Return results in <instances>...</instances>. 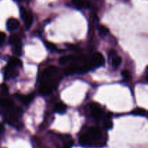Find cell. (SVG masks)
Wrapping results in <instances>:
<instances>
[{
  "label": "cell",
  "instance_id": "cell-1",
  "mask_svg": "<svg viewBox=\"0 0 148 148\" xmlns=\"http://www.w3.org/2000/svg\"><path fill=\"white\" fill-rule=\"evenodd\" d=\"M20 14H21V17L23 18L26 27H30L33 21V14H32L30 12L27 11L24 7H21V8H20Z\"/></svg>",
  "mask_w": 148,
  "mask_h": 148
},
{
  "label": "cell",
  "instance_id": "cell-2",
  "mask_svg": "<svg viewBox=\"0 0 148 148\" xmlns=\"http://www.w3.org/2000/svg\"><path fill=\"white\" fill-rule=\"evenodd\" d=\"M104 63V57L101 53L98 52L94 54L93 57H92V61H91V64L92 65V67H98L103 64Z\"/></svg>",
  "mask_w": 148,
  "mask_h": 148
},
{
  "label": "cell",
  "instance_id": "cell-3",
  "mask_svg": "<svg viewBox=\"0 0 148 148\" xmlns=\"http://www.w3.org/2000/svg\"><path fill=\"white\" fill-rule=\"evenodd\" d=\"M91 111H92V116L96 121L101 119L103 116V111L101 107L98 104L92 103L91 105Z\"/></svg>",
  "mask_w": 148,
  "mask_h": 148
},
{
  "label": "cell",
  "instance_id": "cell-4",
  "mask_svg": "<svg viewBox=\"0 0 148 148\" xmlns=\"http://www.w3.org/2000/svg\"><path fill=\"white\" fill-rule=\"evenodd\" d=\"M88 135L90 137V140H98L101 137V130L98 127H91L89 129L88 132Z\"/></svg>",
  "mask_w": 148,
  "mask_h": 148
},
{
  "label": "cell",
  "instance_id": "cell-5",
  "mask_svg": "<svg viewBox=\"0 0 148 148\" xmlns=\"http://www.w3.org/2000/svg\"><path fill=\"white\" fill-rule=\"evenodd\" d=\"M19 26V21L15 18H10L8 19L7 22V27L10 31H13L16 30Z\"/></svg>",
  "mask_w": 148,
  "mask_h": 148
},
{
  "label": "cell",
  "instance_id": "cell-6",
  "mask_svg": "<svg viewBox=\"0 0 148 148\" xmlns=\"http://www.w3.org/2000/svg\"><path fill=\"white\" fill-rule=\"evenodd\" d=\"M53 87L48 83H41L40 88V92L42 95H49L53 90Z\"/></svg>",
  "mask_w": 148,
  "mask_h": 148
},
{
  "label": "cell",
  "instance_id": "cell-7",
  "mask_svg": "<svg viewBox=\"0 0 148 148\" xmlns=\"http://www.w3.org/2000/svg\"><path fill=\"white\" fill-rule=\"evenodd\" d=\"M10 42L12 45L15 47L16 51L20 50V39L18 36L16 35L12 36L10 38Z\"/></svg>",
  "mask_w": 148,
  "mask_h": 148
},
{
  "label": "cell",
  "instance_id": "cell-8",
  "mask_svg": "<svg viewBox=\"0 0 148 148\" xmlns=\"http://www.w3.org/2000/svg\"><path fill=\"white\" fill-rule=\"evenodd\" d=\"M79 72V66L75 64H72L69 65L66 69L65 70V74L66 75H72V74L78 73Z\"/></svg>",
  "mask_w": 148,
  "mask_h": 148
},
{
  "label": "cell",
  "instance_id": "cell-9",
  "mask_svg": "<svg viewBox=\"0 0 148 148\" xmlns=\"http://www.w3.org/2000/svg\"><path fill=\"white\" fill-rule=\"evenodd\" d=\"M73 4L75 7L78 9H82L83 7H89L90 3L88 1H85L84 0H72Z\"/></svg>",
  "mask_w": 148,
  "mask_h": 148
},
{
  "label": "cell",
  "instance_id": "cell-10",
  "mask_svg": "<svg viewBox=\"0 0 148 148\" xmlns=\"http://www.w3.org/2000/svg\"><path fill=\"white\" fill-rule=\"evenodd\" d=\"M55 111L59 114H63L66 111V106L64 103H63L62 102H59L56 103V105H55Z\"/></svg>",
  "mask_w": 148,
  "mask_h": 148
},
{
  "label": "cell",
  "instance_id": "cell-11",
  "mask_svg": "<svg viewBox=\"0 0 148 148\" xmlns=\"http://www.w3.org/2000/svg\"><path fill=\"white\" fill-rule=\"evenodd\" d=\"M0 104L3 108H12L13 106V101L7 98H3L0 100Z\"/></svg>",
  "mask_w": 148,
  "mask_h": 148
},
{
  "label": "cell",
  "instance_id": "cell-12",
  "mask_svg": "<svg viewBox=\"0 0 148 148\" xmlns=\"http://www.w3.org/2000/svg\"><path fill=\"white\" fill-rule=\"evenodd\" d=\"M90 142H91L90 139V137H88L87 133L86 134H82V135H81L80 138H79V143L83 146L88 145H90Z\"/></svg>",
  "mask_w": 148,
  "mask_h": 148
},
{
  "label": "cell",
  "instance_id": "cell-13",
  "mask_svg": "<svg viewBox=\"0 0 148 148\" xmlns=\"http://www.w3.org/2000/svg\"><path fill=\"white\" fill-rule=\"evenodd\" d=\"M19 99L21 101H23V103L27 104L32 101V100L34 98V95L33 94H30L28 95H19Z\"/></svg>",
  "mask_w": 148,
  "mask_h": 148
},
{
  "label": "cell",
  "instance_id": "cell-14",
  "mask_svg": "<svg viewBox=\"0 0 148 148\" xmlns=\"http://www.w3.org/2000/svg\"><path fill=\"white\" fill-rule=\"evenodd\" d=\"M21 64H22V63H21V62H20V59H17V58L13 57L10 60L8 65L9 66H12V67L14 68L15 66H21Z\"/></svg>",
  "mask_w": 148,
  "mask_h": 148
},
{
  "label": "cell",
  "instance_id": "cell-15",
  "mask_svg": "<svg viewBox=\"0 0 148 148\" xmlns=\"http://www.w3.org/2000/svg\"><path fill=\"white\" fill-rule=\"evenodd\" d=\"M75 59V57L73 56H64L59 59V63L61 64H64L67 63V62H70V61L74 60Z\"/></svg>",
  "mask_w": 148,
  "mask_h": 148
},
{
  "label": "cell",
  "instance_id": "cell-16",
  "mask_svg": "<svg viewBox=\"0 0 148 148\" xmlns=\"http://www.w3.org/2000/svg\"><path fill=\"white\" fill-rule=\"evenodd\" d=\"M111 60H112V65L114 67H118L121 63V58L116 55L111 58Z\"/></svg>",
  "mask_w": 148,
  "mask_h": 148
},
{
  "label": "cell",
  "instance_id": "cell-17",
  "mask_svg": "<svg viewBox=\"0 0 148 148\" xmlns=\"http://www.w3.org/2000/svg\"><path fill=\"white\" fill-rule=\"evenodd\" d=\"M132 114H134V115H137V116H143L145 114L146 111H145L143 108H136V109H134V111H132Z\"/></svg>",
  "mask_w": 148,
  "mask_h": 148
},
{
  "label": "cell",
  "instance_id": "cell-18",
  "mask_svg": "<svg viewBox=\"0 0 148 148\" xmlns=\"http://www.w3.org/2000/svg\"><path fill=\"white\" fill-rule=\"evenodd\" d=\"M103 125L106 130H111L113 127V122L110 119H106Z\"/></svg>",
  "mask_w": 148,
  "mask_h": 148
},
{
  "label": "cell",
  "instance_id": "cell-19",
  "mask_svg": "<svg viewBox=\"0 0 148 148\" xmlns=\"http://www.w3.org/2000/svg\"><path fill=\"white\" fill-rule=\"evenodd\" d=\"M99 31L101 34L104 35V36H105V35H106L107 33H108V28H106L105 26H103V25L99 26Z\"/></svg>",
  "mask_w": 148,
  "mask_h": 148
},
{
  "label": "cell",
  "instance_id": "cell-20",
  "mask_svg": "<svg viewBox=\"0 0 148 148\" xmlns=\"http://www.w3.org/2000/svg\"><path fill=\"white\" fill-rule=\"evenodd\" d=\"M45 45L46 46V47L48 48V49H51V50H54V49H56V46H55L53 43H51V42H49V41H46L45 42Z\"/></svg>",
  "mask_w": 148,
  "mask_h": 148
},
{
  "label": "cell",
  "instance_id": "cell-21",
  "mask_svg": "<svg viewBox=\"0 0 148 148\" xmlns=\"http://www.w3.org/2000/svg\"><path fill=\"white\" fill-rule=\"evenodd\" d=\"M121 74H122V76L124 77V79H127L130 77V72H129V71L124 70V71H122Z\"/></svg>",
  "mask_w": 148,
  "mask_h": 148
},
{
  "label": "cell",
  "instance_id": "cell-22",
  "mask_svg": "<svg viewBox=\"0 0 148 148\" xmlns=\"http://www.w3.org/2000/svg\"><path fill=\"white\" fill-rule=\"evenodd\" d=\"M5 38H6L5 33H3V32H0V44H1V43L4 41Z\"/></svg>",
  "mask_w": 148,
  "mask_h": 148
},
{
  "label": "cell",
  "instance_id": "cell-23",
  "mask_svg": "<svg viewBox=\"0 0 148 148\" xmlns=\"http://www.w3.org/2000/svg\"><path fill=\"white\" fill-rule=\"evenodd\" d=\"M2 89H3V91L4 92H7V87L6 86V85H2Z\"/></svg>",
  "mask_w": 148,
  "mask_h": 148
},
{
  "label": "cell",
  "instance_id": "cell-24",
  "mask_svg": "<svg viewBox=\"0 0 148 148\" xmlns=\"http://www.w3.org/2000/svg\"><path fill=\"white\" fill-rule=\"evenodd\" d=\"M4 130V127L2 125H0V132H3Z\"/></svg>",
  "mask_w": 148,
  "mask_h": 148
},
{
  "label": "cell",
  "instance_id": "cell-25",
  "mask_svg": "<svg viewBox=\"0 0 148 148\" xmlns=\"http://www.w3.org/2000/svg\"><path fill=\"white\" fill-rule=\"evenodd\" d=\"M146 80H147V82H148V74L147 75V76H146Z\"/></svg>",
  "mask_w": 148,
  "mask_h": 148
}]
</instances>
